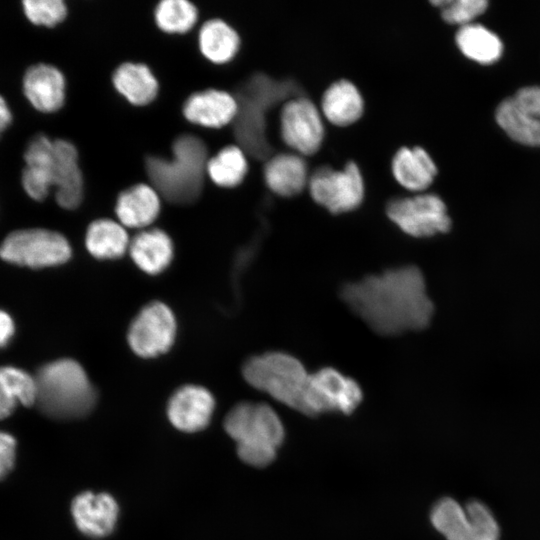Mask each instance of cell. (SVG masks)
Listing matches in <instances>:
<instances>
[{"mask_svg": "<svg viewBox=\"0 0 540 540\" xmlns=\"http://www.w3.org/2000/svg\"><path fill=\"white\" fill-rule=\"evenodd\" d=\"M340 296L373 331L384 336L424 329L434 313L424 277L412 265L346 283Z\"/></svg>", "mask_w": 540, "mask_h": 540, "instance_id": "1", "label": "cell"}, {"mask_svg": "<svg viewBox=\"0 0 540 540\" xmlns=\"http://www.w3.org/2000/svg\"><path fill=\"white\" fill-rule=\"evenodd\" d=\"M170 159L150 155L145 170L151 185L167 201L187 205L202 193L208 149L204 141L193 134L179 135L172 144Z\"/></svg>", "mask_w": 540, "mask_h": 540, "instance_id": "2", "label": "cell"}, {"mask_svg": "<svg viewBox=\"0 0 540 540\" xmlns=\"http://www.w3.org/2000/svg\"><path fill=\"white\" fill-rule=\"evenodd\" d=\"M39 410L54 419H75L93 409L97 394L83 367L72 359L42 366L34 376Z\"/></svg>", "mask_w": 540, "mask_h": 540, "instance_id": "3", "label": "cell"}, {"mask_svg": "<svg viewBox=\"0 0 540 540\" xmlns=\"http://www.w3.org/2000/svg\"><path fill=\"white\" fill-rule=\"evenodd\" d=\"M264 72H257L246 79L235 93L238 112L234 119L233 134L244 152L255 160L272 156L266 112L284 97V82Z\"/></svg>", "mask_w": 540, "mask_h": 540, "instance_id": "4", "label": "cell"}, {"mask_svg": "<svg viewBox=\"0 0 540 540\" xmlns=\"http://www.w3.org/2000/svg\"><path fill=\"white\" fill-rule=\"evenodd\" d=\"M224 428L241 460L255 467L274 460L285 434L277 413L264 403H238L226 415Z\"/></svg>", "mask_w": 540, "mask_h": 540, "instance_id": "5", "label": "cell"}, {"mask_svg": "<svg viewBox=\"0 0 540 540\" xmlns=\"http://www.w3.org/2000/svg\"><path fill=\"white\" fill-rule=\"evenodd\" d=\"M242 371L252 387L305 414L309 373L297 358L268 352L248 359Z\"/></svg>", "mask_w": 540, "mask_h": 540, "instance_id": "6", "label": "cell"}, {"mask_svg": "<svg viewBox=\"0 0 540 540\" xmlns=\"http://www.w3.org/2000/svg\"><path fill=\"white\" fill-rule=\"evenodd\" d=\"M310 165L307 193L314 204L332 215L353 212L360 208L366 196L362 171L352 159L341 165L307 158Z\"/></svg>", "mask_w": 540, "mask_h": 540, "instance_id": "7", "label": "cell"}, {"mask_svg": "<svg viewBox=\"0 0 540 540\" xmlns=\"http://www.w3.org/2000/svg\"><path fill=\"white\" fill-rule=\"evenodd\" d=\"M278 132L286 150L305 158L316 155L326 135V122L318 103L306 95L285 100L278 111Z\"/></svg>", "mask_w": 540, "mask_h": 540, "instance_id": "8", "label": "cell"}, {"mask_svg": "<svg viewBox=\"0 0 540 540\" xmlns=\"http://www.w3.org/2000/svg\"><path fill=\"white\" fill-rule=\"evenodd\" d=\"M385 214L405 234L431 237L450 230L451 219L447 207L435 193H404L386 201Z\"/></svg>", "mask_w": 540, "mask_h": 540, "instance_id": "9", "label": "cell"}, {"mask_svg": "<svg viewBox=\"0 0 540 540\" xmlns=\"http://www.w3.org/2000/svg\"><path fill=\"white\" fill-rule=\"evenodd\" d=\"M430 519L446 540H499L496 519L478 500L462 506L452 498H442L433 506Z\"/></svg>", "mask_w": 540, "mask_h": 540, "instance_id": "10", "label": "cell"}, {"mask_svg": "<svg viewBox=\"0 0 540 540\" xmlns=\"http://www.w3.org/2000/svg\"><path fill=\"white\" fill-rule=\"evenodd\" d=\"M71 247L60 233L40 228L10 233L0 245V257L10 263L43 268L65 263Z\"/></svg>", "mask_w": 540, "mask_h": 540, "instance_id": "11", "label": "cell"}, {"mask_svg": "<svg viewBox=\"0 0 540 540\" xmlns=\"http://www.w3.org/2000/svg\"><path fill=\"white\" fill-rule=\"evenodd\" d=\"M362 400V390L355 380L334 368H322L309 374L305 415L338 411L349 414Z\"/></svg>", "mask_w": 540, "mask_h": 540, "instance_id": "12", "label": "cell"}, {"mask_svg": "<svg viewBox=\"0 0 540 540\" xmlns=\"http://www.w3.org/2000/svg\"><path fill=\"white\" fill-rule=\"evenodd\" d=\"M175 334L176 321L170 308L164 303L152 302L134 318L127 339L137 355L151 358L167 352Z\"/></svg>", "mask_w": 540, "mask_h": 540, "instance_id": "13", "label": "cell"}, {"mask_svg": "<svg viewBox=\"0 0 540 540\" xmlns=\"http://www.w3.org/2000/svg\"><path fill=\"white\" fill-rule=\"evenodd\" d=\"M496 121L513 140L540 146V87L521 88L500 103Z\"/></svg>", "mask_w": 540, "mask_h": 540, "instance_id": "14", "label": "cell"}, {"mask_svg": "<svg viewBox=\"0 0 540 540\" xmlns=\"http://www.w3.org/2000/svg\"><path fill=\"white\" fill-rule=\"evenodd\" d=\"M309 173L307 158L289 150L276 152L262 167L263 183L271 193L283 199L307 192Z\"/></svg>", "mask_w": 540, "mask_h": 540, "instance_id": "15", "label": "cell"}, {"mask_svg": "<svg viewBox=\"0 0 540 540\" xmlns=\"http://www.w3.org/2000/svg\"><path fill=\"white\" fill-rule=\"evenodd\" d=\"M390 168L398 186L410 194L426 192L438 175L434 158L421 145L399 147L392 156Z\"/></svg>", "mask_w": 540, "mask_h": 540, "instance_id": "16", "label": "cell"}, {"mask_svg": "<svg viewBox=\"0 0 540 540\" xmlns=\"http://www.w3.org/2000/svg\"><path fill=\"white\" fill-rule=\"evenodd\" d=\"M214 407V398L207 389L197 385H185L169 399L167 415L177 429L196 432L209 424Z\"/></svg>", "mask_w": 540, "mask_h": 540, "instance_id": "17", "label": "cell"}, {"mask_svg": "<svg viewBox=\"0 0 540 540\" xmlns=\"http://www.w3.org/2000/svg\"><path fill=\"white\" fill-rule=\"evenodd\" d=\"M54 156L55 199L62 208L75 209L84 196V179L79 166L78 151L70 141L56 139Z\"/></svg>", "mask_w": 540, "mask_h": 540, "instance_id": "18", "label": "cell"}, {"mask_svg": "<svg viewBox=\"0 0 540 540\" xmlns=\"http://www.w3.org/2000/svg\"><path fill=\"white\" fill-rule=\"evenodd\" d=\"M318 106L328 125L346 128L362 118L365 111V100L354 82L340 78L333 81L324 90Z\"/></svg>", "mask_w": 540, "mask_h": 540, "instance_id": "19", "label": "cell"}, {"mask_svg": "<svg viewBox=\"0 0 540 540\" xmlns=\"http://www.w3.org/2000/svg\"><path fill=\"white\" fill-rule=\"evenodd\" d=\"M182 112L193 124L221 128L233 123L238 112V103L233 94L210 88L188 96L183 103Z\"/></svg>", "mask_w": 540, "mask_h": 540, "instance_id": "20", "label": "cell"}, {"mask_svg": "<svg viewBox=\"0 0 540 540\" xmlns=\"http://www.w3.org/2000/svg\"><path fill=\"white\" fill-rule=\"evenodd\" d=\"M118 511L117 502L107 493L83 492L71 504L77 528L93 538L105 537L113 531Z\"/></svg>", "mask_w": 540, "mask_h": 540, "instance_id": "21", "label": "cell"}, {"mask_svg": "<svg viewBox=\"0 0 540 540\" xmlns=\"http://www.w3.org/2000/svg\"><path fill=\"white\" fill-rule=\"evenodd\" d=\"M24 160L22 185L25 192L34 200L45 199L53 187L54 140L36 135L27 146Z\"/></svg>", "mask_w": 540, "mask_h": 540, "instance_id": "22", "label": "cell"}, {"mask_svg": "<svg viewBox=\"0 0 540 540\" xmlns=\"http://www.w3.org/2000/svg\"><path fill=\"white\" fill-rule=\"evenodd\" d=\"M23 91L31 105L45 113L59 110L65 101L66 81L55 66L40 63L31 66L23 78Z\"/></svg>", "mask_w": 540, "mask_h": 540, "instance_id": "23", "label": "cell"}, {"mask_svg": "<svg viewBox=\"0 0 540 540\" xmlns=\"http://www.w3.org/2000/svg\"><path fill=\"white\" fill-rule=\"evenodd\" d=\"M160 197L156 189L146 183L123 190L115 205L119 223L128 228L146 229L159 215Z\"/></svg>", "mask_w": 540, "mask_h": 540, "instance_id": "24", "label": "cell"}, {"mask_svg": "<svg viewBox=\"0 0 540 540\" xmlns=\"http://www.w3.org/2000/svg\"><path fill=\"white\" fill-rule=\"evenodd\" d=\"M135 264L148 274L164 271L173 258V243L166 232L143 229L130 240L128 248Z\"/></svg>", "mask_w": 540, "mask_h": 540, "instance_id": "25", "label": "cell"}, {"mask_svg": "<svg viewBox=\"0 0 540 540\" xmlns=\"http://www.w3.org/2000/svg\"><path fill=\"white\" fill-rule=\"evenodd\" d=\"M112 83L119 94L136 106L151 103L159 90L157 78L143 63H122L113 72Z\"/></svg>", "mask_w": 540, "mask_h": 540, "instance_id": "26", "label": "cell"}, {"mask_svg": "<svg viewBox=\"0 0 540 540\" xmlns=\"http://www.w3.org/2000/svg\"><path fill=\"white\" fill-rule=\"evenodd\" d=\"M198 45L202 55L215 64L230 62L238 53L241 39L238 32L222 19H210L200 28Z\"/></svg>", "mask_w": 540, "mask_h": 540, "instance_id": "27", "label": "cell"}, {"mask_svg": "<svg viewBox=\"0 0 540 540\" xmlns=\"http://www.w3.org/2000/svg\"><path fill=\"white\" fill-rule=\"evenodd\" d=\"M85 243L92 256L98 259H115L126 252L130 240L122 224L103 218L90 223Z\"/></svg>", "mask_w": 540, "mask_h": 540, "instance_id": "28", "label": "cell"}, {"mask_svg": "<svg viewBox=\"0 0 540 540\" xmlns=\"http://www.w3.org/2000/svg\"><path fill=\"white\" fill-rule=\"evenodd\" d=\"M249 170L247 154L236 145L222 148L210 157L206 165L207 176L216 185L233 188L243 183Z\"/></svg>", "mask_w": 540, "mask_h": 540, "instance_id": "29", "label": "cell"}, {"mask_svg": "<svg viewBox=\"0 0 540 540\" xmlns=\"http://www.w3.org/2000/svg\"><path fill=\"white\" fill-rule=\"evenodd\" d=\"M455 41L459 50L469 59L482 64L497 61L502 54L501 40L490 30L478 24L458 29Z\"/></svg>", "mask_w": 540, "mask_h": 540, "instance_id": "30", "label": "cell"}, {"mask_svg": "<svg viewBox=\"0 0 540 540\" xmlns=\"http://www.w3.org/2000/svg\"><path fill=\"white\" fill-rule=\"evenodd\" d=\"M154 17L162 31L182 34L194 27L198 19V10L188 0H163L157 4Z\"/></svg>", "mask_w": 540, "mask_h": 540, "instance_id": "31", "label": "cell"}, {"mask_svg": "<svg viewBox=\"0 0 540 540\" xmlns=\"http://www.w3.org/2000/svg\"><path fill=\"white\" fill-rule=\"evenodd\" d=\"M0 386L17 403L32 406L36 402L35 378L20 368L0 367Z\"/></svg>", "mask_w": 540, "mask_h": 540, "instance_id": "32", "label": "cell"}, {"mask_svg": "<svg viewBox=\"0 0 540 540\" xmlns=\"http://www.w3.org/2000/svg\"><path fill=\"white\" fill-rule=\"evenodd\" d=\"M429 3L439 9L444 22L460 27L470 24L488 4L485 0H431Z\"/></svg>", "mask_w": 540, "mask_h": 540, "instance_id": "33", "label": "cell"}, {"mask_svg": "<svg viewBox=\"0 0 540 540\" xmlns=\"http://www.w3.org/2000/svg\"><path fill=\"white\" fill-rule=\"evenodd\" d=\"M23 9L27 18L35 25L53 27L67 16V6L62 0H26Z\"/></svg>", "mask_w": 540, "mask_h": 540, "instance_id": "34", "label": "cell"}, {"mask_svg": "<svg viewBox=\"0 0 540 540\" xmlns=\"http://www.w3.org/2000/svg\"><path fill=\"white\" fill-rule=\"evenodd\" d=\"M15 452V438L8 433L0 431V479L5 477L13 468Z\"/></svg>", "mask_w": 540, "mask_h": 540, "instance_id": "35", "label": "cell"}, {"mask_svg": "<svg viewBox=\"0 0 540 540\" xmlns=\"http://www.w3.org/2000/svg\"><path fill=\"white\" fill-rule=\"evenodd\" d=\"M14 323L9 314L0 310V347L5 346L14 334Z\"/></svg>", "mask_w": 540, "mask_h": 540, "instance_id": "36", "label": "cell"}, {"mask_svg": "<svg viewBox=\"0 0 540 540\" xmlns=\"http://www.w3.org/2000/svg\"><path fill=\"white\" fill-rule=\"evenodd\" d=\"M17 402L11 399L0 387V419H4L12 414L17 407Z\"/></svg>", "mask_w": 540, "mask_h": 540, "instance_id": "37", "label": "cell"}, {"mask_svg": "<svg viewBox=\"0 0 540 540\" xmlns=\"http://www.w3.org/2000/svg\"><path fill=\"white\" fill-rule=\"evenodd\" d=\"M11 121V111L4 98L0 96V134L10 125Z\"/></svg>", "mask_w": 540, "mask_h": 540, "instance_id": "38", "label": "cell"}]
</instances>
